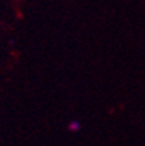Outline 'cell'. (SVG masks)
<instances>
[{"label":"cell","mask_w":145,"mask_h":146,"mask_svg":"<svg viewBox=\"0 0 145 146\" xmlns=\"http://www.w3.org/2000/svg\"><path fill=\"white\" fill-rule=\"evenodd\" d=\"M68 129H70L71 132H77V130H80V123L76 121V120H73V121L68 124Z\"/></svg>","instance_id":"cell-1"}]
</instances>
